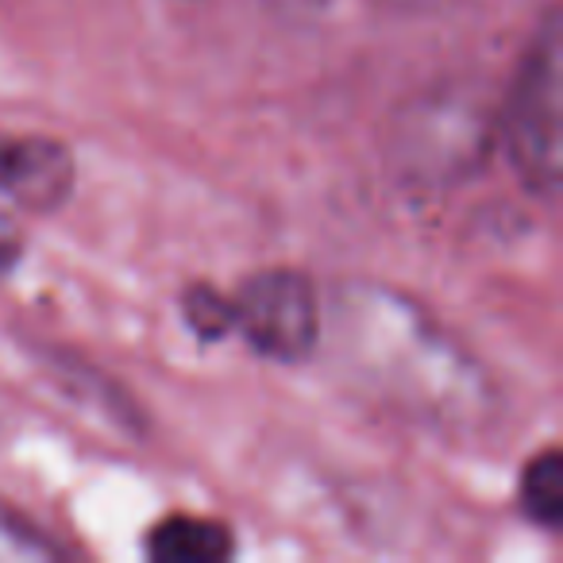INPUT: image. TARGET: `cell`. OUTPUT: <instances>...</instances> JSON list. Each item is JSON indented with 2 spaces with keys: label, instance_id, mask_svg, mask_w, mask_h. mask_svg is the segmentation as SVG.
<instances>
[{
  "label": "cell",
  "instance_id": "1",
  "mask_svg": "<svg viewBox=\"0 0 563 563\" xmlns=\"http://www.w3.org/2000/svg\"><path fill=\"white\" fill-rule=\"evenodd\" d=\"M329 329L340 367L378 406L437 432H475L490 421L498 394L483 363L394 286H340Z\"/></svg>",
  "mask_w": 563,
  "mask_h": 563
},
{
  "label": "cell",
  "instance_id": "2",
  "mask_svg": "<svg viewBox=\"0 0 563 563\" xmlns=\"http://www.w3.org/2000/svg\"><path fill=\"white\" fill-rule=\"evenodd\" d=\"M560 16L548 12L525 51L501 112V143L517 178L540 197L560 189Z\"/></svg>",
  "mask_w": 563,
  "mask_h": 563
},
{
  "label": "cell",
  "instance_id": "3",
  "mask_svg": "<svg viewBox=\"0 0 563 563\" xmlns=\"http://www.w3.org/2000/svg\"><path fill=\"white\" fill-rule=\"evenodd\" d=\"M232 332H240L251 352L274 363H306L321 344V306L309 274L294 266H266L240 282L228 298Z\"/></svg>",
  "mask_w": 563,
  "mask_h": 563
},
{
  "label": "cell",
  "instance_id": "4",
  "mask_svg": "<svg viewBox=\"0 0 563 563\" xmlns=\"http://www.w3.org/2000/svg\"><path fill=\"white\" fill-rule=\"evenodd\" d=\"M74 158L58 140L0 135V201L24 212H51L70 197Z\"/></svg>",
  "mask_w": 563,
  "mask_h": 563
},
{
  "label": "cell",
  "instance_id": "5",
  "mask_svg": "<svg viewBox=\"0 0 563 563\" xmlns=\"http://www.w3.org/2000/svg\"><path fill=\"white\" fill-rule=\"evenodd\" d=\"M147 555L155 563H224L235 552L232 529L212 517L170 514L147 532Z\"/></svg>",
  "mask_w": 563,
  "mask_h": 563
},
{
  "label": "cell",
  "instance_id": "6",
  "mask_svg": "<svg viewBox=\"0 0 563 563\" xmlns=\"http://www.w3.org/2000/svg\"><path fill=\"white\" fill-rule=\"evenodd\" d=\"M517 501H521L525 517H529L532 525H540L544 532L563 529V452L560 448H544V452H537L525 463Z\"/></svg>",
  "mask_w": 563,
  "mask_h": 563
},
{
  "label": "cell",
  "instance_id": "7",
  "mask_svg": "<svg viewBox=\"0 0 563 563\" xmlns=\"http://www.w3.org/2000/svg\"><path fill=\"white\" fill-rule=\"evenodd\" d=\"M181 313H186V324L201 340H220L232 332V309H228V298L217 290H209V286H189L186 298H181Z\"/></svg>",
  "mask_w": 563,
  "mask_h": 563
},
{
  "label": "cell",
  "instance_id": "8",
  "mask_svg": "<svg viewBox=\"0 0 563 563\" xmlns=\"http://www.w3.org/2000/svg\"><path fill=\"white\" fill-rule=\"evenodd\" d=\"M278 16L286 20H301V24H313V20H321L324 12H332V4L336 0H266Z\"/></svg>",
  "mask_w": 563,
  "mask_h": 563
},
{
  "label": "cell",
  "instance_id": "9",
  "mask_svg": "<svg viewBox=\"0 0 563 563\" xmlns=\"http://www.w3.org/2000/svg\"><path fill=\"white\" fill-rule=\"evenodd\" d=\"M20 247H24V235H20L16 220L9 217V209H0V271H9L16 263Z\"/></svg>",
  "mask_w": 563,
  "mask_h": 563
},
{
  "label": "cell",
  "instance_id": "10",
  "mask_svg": "<svg viewBox=\"0 0 563 563\" xmlns=\"http://www.w3.org/2000/svg\"><path fill=\"white\" fill-rule=\"evenodd\" d=\"M386 4H394V9H429L437 0H386Z\"/></svg>",
  "mask_w": 563,
  "mask_h": 563
}]
</instances>
